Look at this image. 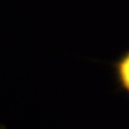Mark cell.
<instances>
[{
  "instance_id": "6da1fadb",
  "label": "cell",
  "mask_w": 129,
  "mask_h": 129,
  "mask_svg": "<svg viewBox=\"0 0 129 129\" xmlns=\"http://www.w3.org/2000/svg\"><path fill=\"white\" fill-rule=\"evenodd\" d=\"M113 68L118 85L129 95V50L119 56L113 63Z\"/></svg>"
},
{
  "instance_id": "7a4b0ae2",
  "label": "cell",
  "mask_w": 129,
  "mask_h": 129,
  "mask_svg": "<svg viewBox=\"0 0 129 129\" xmlns=\"http://www.w3.org/2000/svg\"><path fill=\"white\" fill-rule=\"evenodd\" d=\"M0 129H2V128H1V127H0Z\"/></svg>"
}]
</instances>
